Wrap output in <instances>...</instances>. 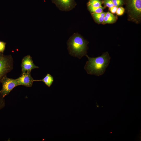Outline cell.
Listing matches in <instances>:
<instances>
[{"mask_svg":"<svg viewBox=\"0 0 141 141\" xmlns=\"http://www.w3.org/2000/svg\"><path fill=\"white\" fill-rule=\"evenodd\" d=\"M88 58L84 69L89 74L99 76L103 75L110 62V57L108 52L96 57H90L87 55Z\"/></svg>","mask_w":141,"mask_h":141,"instance_id":"1","label":"cell"},{"mask_svg":"<svg viewBox=\"0 0 141 141\" xmlns=\"http://www.w3.org/2000/svg\"><path fill=\"white\" fill-rule=\"evenodd\" d=\"M67 44L69 53L81 58L87 55V42L78 33H74L68 40Z\"/></svg>","mask_w":141,"mask_h":141,"instance_id":"2","label":"cell"},{"mask_svg":"<svg viewBox=\"0 0 141 141\" xmlns=\"http://www.w3.org/2000/svg\"><path fill=\"white\" fill-rule=\"evenodd\" d=\"M13 60L11 55H4L0 58V83L2 78L13 68Z\"/></svg>","mask_w":141,"mask_h":141,"instance_id":"3","label":"cell"},{"mask_svg":"<svg viewBox=\"0 0 141 141\" xmlns=\"http://www.w3.org/2000/svg\"><path fill=\"white\" fill-rule=\"evenodd\" d=\"M0 83H2V88L0 90V93L3 98L8 95L14 87L19 86L16 79L8 78L7 75L2 78Z\"/></svg>","mask_w":141,"mask_h":141,"instance_id":"4","label":"cell"},{"mask_svg":"<svg viewBox=\"0 0 141 141\" xmlns=\"http://www.w3.org/2000/svg\"><path fill=\"white\" fill-rule=\"evenodd\" d=\"M60 10L68 11L74 8L77 5L74 0H51Z\"/></svg>","mask_w":141,"mask_h":141,"instance_id":"5","label":"cell"},{"mask_svg":"<svg viewBox=\"0 0 141 141\" xmlns=\"http://www.w3.org/2000/svg\"><path fill=\"white\" fill-rule=\"evenodd\" d=\"M31 70L27 71L22 74L21 76L16 79L19 85L27 87H32L34 79L31 74Z\"/></svg>","mask_w":141,"mask_h":141,"instance_id":"6","label":"cell"},{"mask_svg":"<svg viewBox=\"0 0 141 141\" xmlns=\"http://www.w3.org/2000/svg\"><path fill=\"white\" fill-rule=\"evenodd\" d=\"M21 66V74L27 71H31L33 69L39 68L34 63L32 57L30 55H26L22 58Z\"/></svg>","mask_w":141,"mask_h":141,"instance_id":"7","label":"cell"},{"mask_svg":"<svg viewBox=\"0 0 141 141\" xmlns=\"http://www.w3.org/2000/svg\"><path fill=\"white\" fill-rule=\"evenodd\" d=\"M128 6L134 17H140L141 14V0H128Z\"/></svg>","mask_w":141,"mask_h":141,"instance_id":"8","label":"cell"},{"mask_svg":"<svg viewBox=\"0 0 141 141\" xmlns=\"http://www.w3.org/2000/svg\"><path fill=\"white\" fill-rule=\"evenodd\" d=\"M117 16L108 12L106 13L102 23L103 24H111L115 22L117 19Z\"/></svg>","mask_w":141,"mask_h":141,"instance_id":"9","label":"cell"},{"mask_svg":"<svg viewBox=\"0 0 141 141\" xmlns=\"http://www.w3.org/2000/svg\"><path fill=\"white\" fill-rule=\"evenodd\" d=\"M54 81L53 76L50 74L48 73L44 78L41 80H34V81H42L48 87H50Z\"/></svg>","mask_w":141,"mask_h":141,"instance_id":"10","label":"cell"},{"mask_svg":"<svg viewBox=\"0 0 141 141\" xmlns=\"http://www.w3.org/2000/svg\"><path fill=\"white\" fill-rule=\"evenodd\" d=\"M106 13L102 12L101 13H92L91 15L96 22L98 24L102 23Z\"/></svg>","mask_w":141,"mask_h":141,"instance_id":"11","label":"cell"},{"mask_svg":"<svg viewBox=\"0 0 141 141\" xmlns=\"http://www.w3.org/2000/svg\"><path fill=\"white\" fill-rule=\"evenodd\" d=\"M87 6L88 10L91 13H101L105 7L102 6L95 7L90 5H87Z\"/></svg>","mask_w":141,"mask_h":141,"instance_id":"12","label":"cell"},{"mask_svg":"<svg viewBox=\"0 0 141 141\" xmlns=\"http://www.w3.org/2000/svg\"><path fill=\"white\" fill-rule=\"evenodd\" d=\"M87 5H90L95 7L102 6V2L100 0H89Z\"/></svg>","mask_w":141,"mask_h":141,"instance_id":"13","label":"cell"},{"mask_svg":"<svg viewBox=\"0 0 141 141\" xmlns=\"http://www.w3.org/2000/svg\"><path fill=\"white\" fill-rule=\"evenodd\" d=\"M103 3L105 6L109 8L114 6L112 0H104Z\"/></svg>","mask_w":141,"mask_h":141,"instance_id":"14","label":"cell"},{"mask_svg":"<svg viewBox=\"0 0 141 141\" xmlns=\"http://www.w3.org/2000/svg\"><path fill=\"white\" fill-rule=\"evenodd\" d=\"M6 44L5 42L0 41V53L3 54Z\"/></svg>","mask_w":141,"mask_h":141,"instance_id":"15","label":"cell"},{"mask_svg":"<svg viewBox=\"0 0 141 141\" xmlns=\"http://www.w3.org/2000/svg\"><path fill=\"white\" fill-rule=\"evenodd\" d=\"M114 6L118 7L121 5L123 3V0H112Z\"/></svg>","mask_w":141,"mask_h":141,"instance_id":"16","label":"cell"},{"mask_svg":"<svg viewBox=\"0 0 141 141\" xmlns=\"http://www.w3.org/2000/svg\"><path fill=\"white\" fill-rule=\"evenodd\" d=\"M5 105V101L0 93V110L3 108Z\"/></svg>","mask_w":141,"mask_h":141,"instance_id":"17","label":"cell"},{"mask_svg":"<svg viewBox=\"0 0 141 141\" xmlns=\"http://www.w3.org/2000/svg\"><path fill=\"white\" fill-rule=\"evenodd\" d=\"M124 9L122 7L118 8L116 13L118 15H121L123 14L124 11Z\"/></svg>","mask_w":141,"mask_h":141,"instance_id":"18","label":"cell"},{"mask_svg":"<svg viewBox=\"0 0 141 141\" xmlns=\"http://www.w3.org/2000/svg\"><path fill=\"white\" fill-rule=\"evenodd\" d=\"M118 7L113 6L109 8L110 11L112 13H116Z\"/></svg>","mask_w":141,"mask_h":141,"instance_id":"19","label":"cell"},{"mask_svg":"<svg viewBox=\"0 0 141 141\" xmlns=\"http://www.w3.org/2000/svg\"><path fill=\"white\" fill-rule=\"evenodd\" d=\"M3 55V54L0 53V58Z\"/></svg>","mask_w":141,"mask_h":141,"instance_id":"20","label":"cell"}]
</instances>
